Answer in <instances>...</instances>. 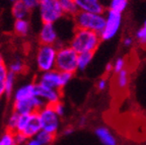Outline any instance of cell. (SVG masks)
<instances>
[{
	"label": "cell",
	"mask_w": 146,
	"mask_h": 145,
	"mask_svg": "<svg viewBox=\"0 0 146 145\" xmlns=\"http://www.w3.org/2000/svg\"><path fill=\"white\" fill-rule=\"evenodd\" d=\"M100 42H102V39L98 33L75 29L72 38L69 42V45L78 54L84 52L94 53L100 46Z\"/></svg>",
	"instance_id": "obj_1"
},
{
	"label": "cell",
	"mask_w": 146,
	"mask_h": 145,
	"mask_svg": "<svg viewBox=\"0 0 146 145\" xmlns=\"http://www.w3.org/2000/svg\"><path fill=\"white\" fill-rule=\"evenodd\" d=\"M73 21L76 29L91 31L100 34L106 25V14L78 11L77 14L73 17Z\"/></svg>",
	"instance_id": "obj_2"
},
{
	"label": "cell",
	"mask_w": 146,
	"mask_h": 145,
	"mask_svg": "<svg viewBox=\"0 0 146 145\" xmlns=\"http://www.w3.org/2000/svg\"><path fill=\"white\" fill-rule=\"evenodd\" d=\"M57 53L58 46L40 44L36 51V55H35L36 69L41 73L56 69Z\"/></svg>",
	"instance_id": "obj_3"
},
{
	"label": "cell",
	"mask_w": 146,
	"mask_h": 145,
	"mask_svg": "<svg viewBox=\"0 0 146 145\" xmlns=\"http://www.w3.org/2000/svg\"><path fill=\"white\" fill-rule=\"evenodd\" d=\"M78 53L70 45H61L58 47L56 58V69L61 72L74 73L78 70Z\"/></svg>",
	"instance_id": "obj_4"
},
{
	"label": "cell",
	"mask_w": 146,
	"mask_h": 145,
	"mask_svg": "<svg viewBox=\"0 0 146 145\" xmlns=\"http://www.w3.org/2000/svg\"><path fill=\"white\" fill-rule=\"evenodd\" d=\"M72 77V73L61 72V71H58L57 69H54V70L47 71V72H42L38 76L36 82L52 87V88L62 90V88H64L71 81Z\"/></svg>",
	"instance_id": "obj_5"
},
{
	"label": "cell",
	"mask_w": 146,
	"mask_h": 145,
	"mask_svg": "<svg viewBox=\"0 0 146 145\" xmlns=\"http://www.w3.org/2000/svg\"><path fill=\"white\" fill-rule=\"evenodd\" d=\"M36 114L42 130L56 135L61 126V117L56 113L54 107L51 104H46L39 112H36Z\"/></svg>",
	"instance_id": "obj_6"
},
{
	"label": "cell",
	"mask_w": 146,
	"mask_h": 145,
	"mask_svg": "<svg viewBox=\"0 0 146 145\" xmlns=\"http://www.w3.org/2000/svg\"><path fill=\"white\" fill-rule=\"evenodd\" d=\"M122 19H123L122 13L108 9V11L106 12L105 27L103 32L100 34L102 41H110L118 35L122 27Z\"/></svg>",
	"instance_id": "obj_7"
},
{
	"label": "cell",
	"mask_w": 146,
	"mask_h": 145,
	"mask_svg": "<svg viewBox=\"0 0 146 145\" xmlns=\"http://www.w3.org/2000/svg\"><path fill=\"white\" fill-rule=\"evenodd\" d=\"M39 14L43 23H56L64 16L58 0L47 4H40Z\"/></svg>",
	"instance_id": "obj_8"
},
{
	"label": "cell",
	"mask_w": 146,
	"mask_h": 145,
	"mask_svg": "<svg viewBox=\"0 0 146 145\" xmlns=\"http://www.w3.org/2000/svg\"><path fill=\"white\" fill-rule=\"evenodd\" d=\"M46 106L45 102L39 96H34L23 100H13L12 111L16 112L19 115H31L39 112L42 108Z\"/></svg>",
	"instance_id": "obj_9"
},
{
	"label": "cell",
	"mask_w": 146,
	"mask_h": 145,
	"mask_svg": "<svg viewBox=\"0 0 146 145\" xmlns=\"http://www.w3.org/2000/svg\"><path fill=\"white\" fill-rule=\"evenodd\" d=\"M39 42L43 45H54L59 47V36L55 23H43L39 32Z\"/></svg>",
	"instance_id": "obj_10"
},
{
	"label": "cell",
	"mask_w": 146,
	"mask_h": 145,
	"mask_svg": "<svg viewBox=\"0 0 146 145\" xmlns=\"http://www.w3.org/2000/svg\"><path fill=\"white\" fill-rule=\"evenodd\" d=\"M36 96L42 98L46 104L54 106L55 104L61 102L62 92L60 89L52 88L36 82Z\"/></svg>",
	"instance_id": "obj_11"
},
{
	"label": "cell",
	"mask_w": 146,
	"mask_h": 145,
	"mask_svg": "<svg viewBox=\"0 0 146 145\" xmlns=\"http://www.w3.org/2000/svg\"><path fill=\"white\" fill-rule=\"evenodd\" d=\"M36 95V82H29L14 90L12 94L13 100H23L27 98H32Z\"/></svg>",
	"instance_id": "obj_12"
},
{
	"label": "cell",
	"mask_w": 146,
	"mask_h": 145,
	"mask_svg": "<svg viewBox=\"0 0 146 145\" xmlns=\"http://www.w3.org/2000/svg\"><path fill=\"white\" fill-rule=\"evenodd\" d=\"M79 11L105 13V6L100 0H75Z\"/></svg>",
	"instance_id": "obj_13"
},
{
	"label": "cell",
	"mask_w": 146,
	"mask_h": 145,
	"mask_svg": "<svg viewBox=\"0 0 146 145\" xmlns=\"http://www.w3.org/2000/svg\"><path fill=\"white\" fill-rule=\"evenodd\" d=\"M94 134L104 145H117L118 141L111 130L106 126H98L94 130Z\"/></svg>",
	"instance_id": "obj_14"
},
{
	"label": "cell",
	"mask_w": 146,
	"mask_h": 145,
	"mask_svg": "<svg viewBox=\"0 0 146 145\" xmlns=\"http://www.w3.org/2000/svg\"><path fill=\"white\" fill-rule=\"evenodd\" d=\"M42 130L41 123H40L38 114L34 113L30 115V119H29V123H27V127H25V131L23 132L25 136L29 139L35 138L38 135L40 131Z\"/></svg>",
	"instance_id": "obj_15"
},
{
	"label": "cell",
	"mask_w": 146,
	"mask_h": 145,
	"mask_svg": "<svg viewBox=\"0 0 146 145\" xmlns=\"http://www.w3.org/2000/svg\"><path fill=\"white\" fill-rule=\"evenodd\" d=\"M31 11L32 10L21 0L12 3L11 14L14 19H27L31 14Z\"/></svg>",
	"instance_id": "obj_16"
},
{
	"label": "cell",
	"mask_w": 146,
	"mask_h": 145,
	"mask_svg": "<svg viewBox=\"0 0 146 145\" xmlns=\"http://www.w3.org/2000/svg\"><path fill=\"white\" fill-rule=\"evenodd\" d=\"M13 31L17 36L27 37L31 31V23L29 19H15L13 23Z\"/></svg>",
	"instance_id": "obj_17"
},
{
	"label": "cell",
	"mask_w": 146,
	"mask_h": 145,
	"mask_svg": "<svg viewBox=\"0 0 146 145\" xmlns=\"http://www.w3.org/2000/svg\"><path fill=\"white\" fill-rule=\"evenodd\" d=\"M58 1H59L60 6L64 12V15L74 17L79 11L75 3V0H58Z\"/></svg>",
	"instance_id": "obj_18"
},
{
	"label": "cell",
	"mask_w": 146,
	"mask_h": 145,
	"mask_svg": "<svg viewBox=\"0 0 146 145\" xmlns=\"http://www.w3.org/2000/svg\"><path fill=\"white\" fill-rule=\"evenodd\" d=\"M94 53L90 52H84L78 54V70L84 71L90 65L91 61L94 59Z\"/></svg>",
	"instance_id": "obj_19"
},
{
	"label": "cell",
	"mask_w": 146,
	"mask_h": 145,
	"mask_svg": "<svg viewBox=\"0 0 146 145\" xmlns=\"http://www.w3.org/2000/svg\"><path fill=\"white\" fill-rule=\"evenodd\" d=\"M25 61L19 58H15V59L12 60L8 65V70L9 72L13 73L15 75H18V74H23V72L25 71Z\"/></svg>",
	"instance_id": "obj_20"
},
{
	"label": "cell",
	"mask_w": 146,
	"mask_h": 145,
	"mask_svg": "<svg viewBox=\"0 0 146 145\" xmlns=\"http://www.w3.org/2000/svg\"><path fill=\"white\" fill-rule=\"evenodd\" d=\"M15 81H16V75L13 73L9 72L7 77L4 80V85H5V95L7 98H10L12 96L14 92V85H15Z\"/></svg>",
	"instance_id": "obj_21"
},
{
	"label": "cell",
	"mask_w": 146,
	"mask_h": 145,
	"mask_svg": "<svg viewBox=\"0 0 146 145\" xmlns=\"http://www.w3.org/2000/svg\"><path fill=\"white\" fill-rule=\"evenodd\" d=\"M128 3H129V0H110L109 9L113 11L123 13L127 8Z\"/></svg>",
	"instance_id": "obj_22"
},
{
	"label": "cell",
	"mask_w": 146,
	"mask_h": 145,
	"mask_svg": "<svg viewBox=\"0 0 146 145\" xmlns=\"http://www.w3.org/2000/svg\"><path fill=\"white\" fill-rule=\"evenodd\" d=\"M129 79H130V75L128 72L127 69H124L121 72L117 73V78H116V83L120 89L126 88L129 84Z\"/></svg>",
	"instance_id": "obj_23"
},
{
	"label": "cell",
	"mask_w": 146,
	"mask_h": 145,
	"mask_svg": "<svg viewBox=\"0 0 146 145\" xmlns=\"http://www.w3.org/2000/svg\"><path fill=\"white\" fill-rule=\"evenodd\" d=\"M55 136L56 135H54V134H51L49 132L41 130L35 138L39 141L42 145H51L53 143V141L55 140Z\"/></svg>",
	"instance_id": "obj_24"
},
{
	"label": "cell",
	"mask_w": 146,
	"mask_h": 145,
	"mask_svg": "<svg viewBox=\"0 0 146 145\" xmlns=\"http://www.w3.org/2000/svg\"><path fill=\"white\" fill-rule=\"evenodd\" d=\"M18 118H19V114H17L14 111H11V113L8 115L6 120V130L15 133L18 123Z\"/></svg>",
	"instance_id": "obj_25"
},
{
	"label": "cell",
	"mask_w": 146,
	"mask_h": 145,
	"mask_svg": "<svg viewBox=\"0 0 146 145\" xmlns=\"http://www.w3.org/2000/svg\"><path fill=\"white\" fill-rule=\"evenodd\" d=\"M0 145H17L15 142L13 132L8 130L3 132L0 135Z\"/></svg>",
	"instance_id": "obj_26"
},
{
	"label": "cell",
	"mask_w": 146,
	"mask_h": 145,
	"mask_svg": "<svg viewBox=\"0 0 146 145\" xmlns=\"http://www.w3.org/2000/svg\"><path fill=\"white\" fill-rule=\"evenodd\" d=\"M136 40L142 46H146V21H144L143 25L136 32Z\"/></svg>",
	"instance_id": "obj_27"
},
{
	"label": "cell",
	"mask_w": 146,
	"mask_h": 145,
	"mask_svg": "<svg viewBox=\"0 0 146 145\" xmlns=\"http://www.w3.org/2000/svg\"><path fill=\"white\" fill-rule=\"evenodd\" d=\"M29 119H30V115H19L15 132H21L23 133L25 131V127H27V123H29Z\"/></svg>",
	"instance_id": "obj_28"
},
{
	"label": "cell",
	"mask_w": 146,
	"mask_h": 145,
	"mask_svg": "<svg viewBox=\"0 0 146 145\" xmlns=\"http://www.w3.org/2000/svg\"><path fill=\"white\" fill-rule=\"evenodd\" d=\"M113 65H114V72L115 73H119L121 72L122 70L126 69V60L124 59L123 57H119L113 62Z\"/></svg>",
	"instance_id": "obj_29"
},
{
	"label": "cell",
	"mask_w": 146,
	"mask_h": 145,
	"mask_svg": "<svg viewBox=\"0 0 146 145\" xmlns=\"http://www.w3.org/2000/svg\"><path fill=\"white\" fill-rule=\"evenodd\" d=\"M14 138H15V142L17 145H25L29 140V138L21 132H15L14 133Z\"/></svg>",
	"instance_id": "obj_30"
},
{
	"label": "cell",
	"mask_w": 146,
	"mask_h": 145,
	"mask_svg": "<svg viewBox=\"0 0 146 145\" xmlns=\"http://www.w3.org/2000/svg\"><path fill=\"white\" fill-rule=\"evenodd\" d=\"M53 107H54L56 113H57L60 117H63V116L65 115V113H66V107H65V104H64L62 102H57V104H55Z\"/></svg>",
	"instance_id": "obj_31"
},
{
	"label": "cell",
	"mask_w": 146,
	"mask_h": 145,
	"mask_svg": "<svg viewBox=\"0 0 146 145\" xmlns=\"http://www.w3.org/2000/svg\"><path fill=\"white\" fill-rule=\"evenodd\" d=\"M9 73V70H8V66L2 62V63H0V80H2L4 81L5 78L7 77Z\"/></svg>",
	"instance_id": "obj_32"
},
{
	"label": "cell",
	"mask_w": 146,
	"mask_h": 145,
	"mask_svg": "<svg viewBox=\"0 0 146 145\" xmlns=\"http://www.w3.org/2000/svg\"><path fill=\"white\" fill-rule=\"evenodd\" d=\"M25 5H27L31 10H34L36 8H39L40 1L39 0H21Z\"/></svg>",
	"instance_id": "obj_33"
},
{
	"label": "cell",
	"mask_w": 146,
	"mask_h": 145,
	"mask_svg": "<svg viewBox=\"0 0 146 145\" xmlns=\"http://www.w3.org/2000/svg\"><path fill=\"white\" fill-rule=\"evenodd\" d=\"M96 87H98V90L103 91V90H106L108 87V80L106 78H100L98 82H96Z\"/></svg>",
	"instance_id": "obj_34"
},
{
	"label": "cell",
	"mask_w": 146,
	"mask_h": 145,
	"mask_svg": "<svg viewBox=\"0 0 146 145\" xmlns=\"http://www.w3.org/2000/svg\"><path fill=\"white\" fill-rule=\"evenodd\" d=\"M133 43H134V39H133L132 37L128 36V37H125V38L123 39V45L125 46V47L130 48L131 46L133 45Z\"/></svg>",
	"instance_id": "obj_35"
},
{
	"label": "cell",
	"mask_w": 146,
	"mask_h": 145,
	"mask_svg": "<svg viewBox=\"0 0 146 145\" xmlns=\"http://www.w3.org/2000/svg\"><path fill=\"white\" fill-rule=\"evenodd\" d=\"M105 72L107 73V74H109V73H111V72H114V65H113V62H109V63L106 65Z\"/></svg>",
	"instance_id": "obj_36"
},
{
	"label": "cell",
	"mask_w": 146,
	"mask_h": 145,
	"mask_svg": "<svg viewBox=\"0 0 146 145\" xmlns=\"http://www.w3.org/2000/svg\"><path fill=\"white\" fill-rule=\"evenodd\" d=\"M5 95V85H4V81L0 80V98Z\"/></svg>",
	"instance_id": "obj_37"
},
{
	"label": "cell",
	"mask_w": 146,
	"mask_h": 145,
	"mask_svg": "<svg viewBox=\"0 0 146 145\" xmlns=\"http://www.w3.org/2000/svg\"><path fill=\"white\" fill-rule=\"evenodd\" d=\"M25 145H42V144L39 142V141L36 140V138H31V139L27 140V142L25 143Z\"/></svg>",
	"instance_id": "obj_38"
},
{
	"label": "cell",
	"mask_w": 146,
	"mask_h": 145,
	"mask_svg": "<svg viewBox=\"0 0 146 145\" xmlns=\"http://www.w3.org/2000/svg\"><path fill=\"white\" fill-rule=\"evenodd\" d=\"M73 132H74V129H73L72 127H67L63 130V135H65V136H69V135H71V134L73 133Z\"/></svg>",
	"instance_id": "obj_39"
},
{
	"label": "cell",
	"mask_w": 146,
	"mask_h": 145,
	"mask_svg": "<svg viewBox=\"0 0 146 145\" xmlns=\"http://www.w3.org/2000/svg\"><path fill=\"white\" fill-rule=\"evenodd\" d=\"M86 122H87L86 117H85V116L81 117V118L79 119V127H84L85 125H86Z\"/></svg>",
	"instance_id": "obj_40"
},
{
	"label": "cell",
	"mask_w": 146,
	"mask_h": 145,
	"mask_svg": "<svg viewBox=\"0 0 146 145\" xmlns=\"http://www.w3.org/2000/svg\"><path fill=\"white\" fill-rule=\"evenodd\" d=\"M39 1H40V4H47V3L54 2V1H57V0H39Z\"/></svg>",
	"instance_id": "obj_41"
},
{
	"label": "cell",
	"mask_w": 146,
	"mask_h": 145,
	"mask_svg": "<svg viewBox=\"0 0 146 145\" xmlns=\"http://www.w3.org/2000/svg\"><path fill=\"white\" fill-rule=\"evenodd\" d=\"M2 62H4L3 61V57H2V54L0 53V63H2Z\"/></svg>",
	"instance_id": "obj_42"
},
{
	"label": "cell",
	"mask_w": 146,
	"mask_h": 145,
	"mask_svg": "<svg viewBox=\"0 0 146 145\" xmlns=\"http://www.w3.org/2000/svg\"><path fill=\"white\" fill-rule=\"evenodd\" d=\"M10 2H12V3H14V2H16V1H19V0H9Z\"/></svg>",
	"instance_id": "obj_43"
}]
</instances>
